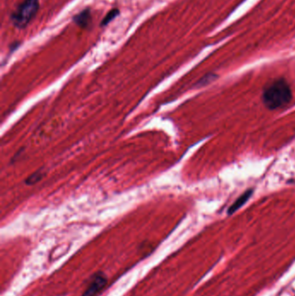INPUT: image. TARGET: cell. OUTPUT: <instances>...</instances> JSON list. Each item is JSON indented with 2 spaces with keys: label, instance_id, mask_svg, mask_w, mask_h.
I'll list each match as a JSON object with an SVG mask.
<instances>
[{
  "label": "cell",
  "instance_id": "1",
  "mask_svg": "<svg viewBox=\"0 0 295 296\" xmlns=\"http://www.w3.org/2000/svg\"><path fill=\"white\" fill-rule=\"evenodd\" d=\"M292 98V89L284 78L274 80L263 89V104L270 110L284 108Z\"/></svg>",
  "mask_w": 295,
  "mask_h": 296
},
{
  "label": "cell",
  "instance_id": "2",
  "mask_svg": "<svg viewBox=\"0 0 295 296\" xmlns=\"http://www.w3.org/2000/svg\"><path fill=\"white\" fill-rule=\"evenodd\" d=\"M39 10V0H24L12 14L10 20L18 29H24L35 18Z\"/></svg>",
  "mask_w": 295,
  "mask_h": 296
},
{
  "label": "cell",
  "instance_id": "3",
  "mask_svg": "<svg viewBox=\"0 0 295 296\" xmlns=\"http://www.w3.org/2000/svg\"><path fill=\"white\" fill-rule=\"evenodd\" d=\"M108 283V278L102 272H96L90 277L87 287L82 296H97Z\"/></svg>",
  "mask_w": 295,
  "mask_h": 296
},
{
  "label": "cell",
  "instance_id": "4",
  "mask_svg": "<svg viewBox=\"0 0 295 296\" xmlns=\"http://www.w3.org/2000/svg\"><path fill=\"white\" fill-rule=\"evenodd\" d=\"M254 193L253 189H248V191L244 192L242 194L240 195V197H238L236 200L234 201L233 204H231L230 206L228 209V215H232L234 212H236L239 209L242 207L244 204L247 203L248 201L250 199L251 196Z\"/></svg>",
  "mask_w": 295,
  "mask_h": 296
},
{
  "label": "cell",
  "instance_id": "5",
  "mask_svg": "<svg viewBox=\"0 0 295 296\" xmlns=\"http://www.w3.org/2000/svg\"><path fill=\"white\" fill-rule=\"evenodd\" d=\"M73 21L76 24L77 26H80L82 28H87L92 22L91 11L88 8L84 9V11H82L80 13H78L74 17Z\"/></svg>",
  "mask_w": 295,
  "mask_h": 296
},
{
  "label": "cell",
  "instance_id": "6",
  "mask_svg": "<svg viewBox=\"0 0 295 296\" xmlns=\"http://www.w3.org/2000/svg\"><path fill=\"white\" fill-rule=\"evenodd\" d=\"M120 14V11L118 9H112V10L110 11L108 14H106L105 18L103 19L102 21V24H100V26H106L110 24V23L112 22V20L116 19V17L119 16Z\"/></svg>",
  "mask_w": 295,
  "mask_h": 296
},
{
  "label": "cell",
  "instance_id": "7",
  "mask_svg": "<svg viewBox=\"0 0 295 296\" xmlns=\"http://www.w3.org/2000/svg\"><path fill=\"white\" fill-rule=\"evenodd\" d=\"M42 174L41 171H38V172H34L33 174L30 176L29 178L26 180V185H32L36 184L38 182L40 181L42 179Z\"/></svg>",
  "mask_w": 295,
  "mask_h": 296
},
{
  "label": "cell",
  "instance_id": "8",
  "mask_svg": "<svg viewBox=\"0 0 295 296\" xmlns=\"http://www.w3.org/2000/svg\"><path fill=\"white\" fill-rule=\"evenodd\" d=\"M213 77H216V76H214V75H212H212H207L206 77H204L202 80H200L199 83L204 86L206 83H210L212 79H213Z\"/></svg>",
  "mask_w": 295,
  "mask_h": 296
}]
</instances>
